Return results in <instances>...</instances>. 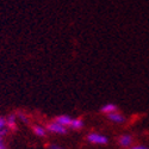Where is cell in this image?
<instances>
[{
  "mask_svg": "<svg viewBox=\"0 0 149 149\" xmlns=\"http://www.w3.org/2000/svg\"><path fill=\"white\" fill-rule=\"evenodd\" d=\"M4 128H7L6 118H5V117H0V130L4 129Z\"/></svg>",
  "mask_w": 149,
  "mask_h": 149,
  "instance_id": "4fadbf2b",
  "label": "cell"
},
{
  "mask_svg": "<svg viewBox=\"0 0 149 149\" xmlns=\"http://www.w3.org/2000/svg\"><path fill=\"white\" fill-rule=\"evenodd\" d=\"M8 131H10L8 128H4V129L0 130V144L4 143V139H5V136L8 134Z\"/></svg>",
  "mask_w": 149,
  "mask_h": 149,
  "instance_id": "8fae6325",
  "label": "cell"
},
{
  "mask_svg": "<svg viewBox=\"0 0 149 149\" xmlns=\"http://www.w3.org/2000/svg\"><path fill=\"white\" fill-rule=\"evenodd\" d=\"M0 149H7V147H6V146L3 143V144H0Z\"/></svg>",
  "mask_w": 149,
  "mask_h": 149,
  "instance_id": "9a60e30c",
  "label": "cell"
},
{
  "mask_svg": "<svg viewBox=\"0 0 149 149\" xmlns=\"http://www.w3.org/2000/svg\"><path fill=\"white\" fill-rule=\"evenodd\" d=\"M17 118H18L22 123H24V124H29V122H30L29 117H28L25 113H23V112H18V113H17Z\"/></svg>",
  "mask_w": 149,
  "mask_h": 149,
  "instance_id": "30bf717a",
  "label": "cell"
},
{
  "mask_svg": "<svg viewBox=\"0 0 149 149\" xmlns=\"http://www.w3.org/2000/svg\"><path fill=\"white\" fill-rule=\"evenodd\" d=\"M107 119L110 122H112L115 124H124L127 122V117L124 116L122 112H119V111H115V112H111L109 115H106Z\"/></svg>",
  "mask_w": 149,
  "mask_h": 149,
  "instance_id": "277c9868",
  "label": "cell"
},
{
  "mask_svg": "<svg viewBox=\"0 0 149 149\" xmlns=\"http://www.w3.org/2000/svg\"><path fill=\"white\" fill-rule=\"evenodd\" d=\"M128 149H149V147L148 146H144V144H132Z\"/></svg>",
  "mask_w": 149,
  "mask_h": 149,
  "instance_id": "7c38bea8",
  "label": "cell"
},
{
  "mask_svg": "<svg viewBox=\"0 0 149 149\" xmlns=\"http://www.w3.org/2000/svg\"><path fill=\"white\" fill-rule=\"evenodd\" d=\"M32 131L38 137H45V135H47V129L42 125H38V124H35L32 127Z\"/></svg>",
  "mask_w": 149,
  "mask_h": 149,
  "instance_id": "9c48e42d",
  "label": "cell"
},
{
  "mask_svg": "<svg viewBox=\"0 0 149 149\" xmlns=\"http://www.w3.org/2000/svg\"><path fill=\"white\" fill-rule=\"evenodd\" d=\"M90 143L92 144H97V146H106L109 144V137L106 135H103L100 132H97V131H92L87 135L86 137Z\"/></svg>",
  "mask_w": 149,
  "mask_h": 149,
  "instance_id": "6da1fadb",
  "label": "cell"
},
{
  "mask_svg": "<svg viewBox=\"0 0 149 149\" xmlns=\"http://www.w3.org/2000/svg\"><path fill=\"white\" fill-rule=\"evenodd\" d=\"M134 141H135V137L131 134H122L120 136H118V139H117L118 146L120 148H124V149L130 148L134 144Z\"/></svg>",
  "mask_w": 149,
  "mask_h": 149,
  "instance_id": "3957f363",
  "label": "cell"
},
{
  "mask_svg": "<svg viewBox=\"0 0 149 149\" xmlns=\"http://www.w3.org/2000/svg\"><path fill=\"white\" fill-rule=\"evenodd\" d=\"M72 119H73V118H72L70 116H68V115H60V116H57L54 120L68 128V127H69V124H70V122H72Z\"/></svg>",
  "mask_w": 149,
  "mask_h": 149,
  "instance_id": "52a82bcc",
  "label": "cell"
},
{
  "mask_svg": "<svg viewBox=\"0 0 149 149\" xmlns=\"http://www.w3.org/2000/svg\"><path fill=\"white\" fill-rule=\"evenodd\" d=\"M47 148H48V149H65L63 147H61V146H57V144H53V143L48 144V146H47Z\"/></svg>",
  "mask_w": 149,
  "mask_h": 149,
  "instance_id": "5bb4252c",
  "label": "cell"
},
{
  "mask_svg": "<svg viewBox=\"0 0 149 149\" xmlns=\"http://www.w3.org/2000/svg\"><path fill=\"white\" fill-rule=\"evenodd\" d=\"M6 122H7V128L15 130L17 128V115L16 113L8 115V117L6 118Z\"/></svg>",
  "mask_w": 149,
  "mask_h": 149,
  "instance_id": "ba28073f",
  "label": "cell"
},
{
  "mask_svg": "<svg viewBox=\"0 0 149 149\" xmlns=\"http://www.w3.org/2000/svg\"><path fill=\"white\" fill-rule=\"evenodd\" d=\"M45 129L49 132H53V134H56V135H66L68 132V128L67 127L62 125V124H60V123H57L55 120L48 123Z\"/></svg>",
  "mask_w": 149,
  "mask_h": 149,
  "instance_id": "7a4b0ae2",
  "label": "cell"
},
{
  "mask_svg": "<svg viewBox=\"0 0 149 149\" xmlns=\"http://www.w3.org/2000/svg\"><path fill=\"white\" fill-rule=\"evenodd\" d=\"M84 125H85V123L81 118H73L68 128H70L73 130H81L84 128Z\"/></svg>",
  "mask_w": 149,
  "mask_h": 149,
  "instance_id": "8992f818",
  "label": "cell"
},
{
  "mask_svg": "<svg viewBox=\"0 0 149 149\" xmlns=\"http://www.w3.org/2000/svg\"><path fill=\"white\" fill-rule=\"evenodd\" d=\"M115 111H118V106L113 103H107L100 107V112L104 115H109L111 112H115Z\"/></svg>",
  "mask_w": 149,
  "mask_h": 149,
  "instance_id": "5b68a950",
  "label": "cell"
}]
</instances>
